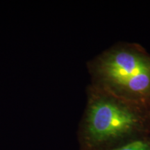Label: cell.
<instances>
[{"instance_id": "obj_1", "label": "cell", "mask_w": 150, "mask_h": 150, "mask_svg": "<svg viewBox=\"0 0 150 150\" xmlns=\"http://www.w3.org/2000/svg\"><path fill=\"white\" fill-rule=\"evenodd\" d=\"M94 87L145 107L150 98V54L138 45H117L89 64Z\"/></svg>"}, {"instance_id": "obj_2", "label": "cell", "mask_w": 150, "mask_h": 150, "mask_svg": "<svg viewBox=\"0 0 150 150\" xmlns=\"http://www.w3.org/2000/svg\"><path fill=\"white\" fill-rule=\"evenodd\" d=\"M85 115L86 138L101 143L130 134L140 125L146 108L127 102L92 86Z\"/></svg>"}, {"instance_id": "obj_3", "label": "cell", "mask_w": 150, "mask_h": 150, "mask_svg": "<svg viewBox=\"0 0 150 150\" xmlns=\"http://www.w3.org/2000/svg\"><path fill=\"white\" fill-rule=\"evenodd\" d=\"M112 150H150V145L144 140H134Z\"/></svg>"}, {"instance_id": "obj_4", "label": "cell", "mask_w": 150, "mask_h": 150, "mask_svg": "<svg viewBox=\"0 0 150 150\" xmlns=\"http://www.w3.org/2000/svg\"><path fill=\"white\" fill-rule=\"evenodd\" d=\"M145 108H146V110H147V111H148L150 113V98L149 99V100H148V102L145 105Z\"/></svg>"}]
</instances>
